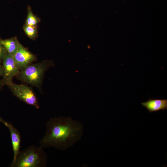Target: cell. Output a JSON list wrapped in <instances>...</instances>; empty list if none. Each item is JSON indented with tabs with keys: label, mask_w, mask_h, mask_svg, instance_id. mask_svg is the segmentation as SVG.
<instances>
[{
	"label": "cell",
	"mask_w": 167,
	"mask_h": 167,
	"mask_svg": "<svg viewBox=\"0 0 167 167\" xmlns=\"http://www.w3.org/2000/svg\"><path fill=\"white\" fill-rule=\"evenodd\" d=\"M23 30L27 36L32 40L35 39L38 35V31L36 27L28 25L25 24Z\"/></svg>",
	"instance_id": "11"
},
{
	"label": "cell",
	"mask_w": 167,
	"mask_h": 167,
	"mask_svg": "<svg viewBox=\"0 0 167 167\" xmlns=\"http://www.w3.org/2000/svg\"><path fill=\"white\" fill-rule=\"evenodd\" d=\"M53 64L52 61L47 60L31 64L20 71L16 76L21 81L40 90L45 73Z\"/></svg>",
	"instance_id": "3"
},
{
	"label": "cell",
	"mask_w": 167,
	"mask_h": 167,
	"mask_svg": "<svg viewBox=\"0 0 167 167\" xmlns=\"http://www.w3.org/2000/svg\"><path fill=\"white\" fill-rule=\"evenodd\" d=\"M0 38V63L2 62L3 59L7 52L1 42Z\"/></svg>",
	"instance_id": "12"
},
{
	"label": "cell",
	"mask_w": 167,
	"mask_h": 167,
	"mask_svg": "<svg viewBox=\"0 0 167 167\" xmlns=\"http://www.w3.org/2000/svg\"><path fill=\"white\" fill-rule=\"evenodd\" d=\"M1 42L7 53L13 57L18 50L19 42L15 37L2 39Z\"/></svg>",
	"instance_id": "9"
},
{
	"label": "cell",
	"mask_w": 167,
	"mask_h": 167,
	"mask_svg": "<svg viewBox=\"0 0 167 167\" xmlns=\"http://www.w3.org/2000/svg\"><path fill=\"white\" fill-rule=\"evenodd\" d=\"M8 87L14 95L19 100L36 109L39 108L37 99L31 88L25 84H17L13 82Z\"/></svg>",
	"instance_id": "4"
},
{
	"label": "cell",
	"mask_w": 167,
	"mask_h": 167,
	"mask_svg": "<svg viewBox=\"0 0 167 167\" xmlns=\"http://www.w3.org/2000/svg\"><path fill=\"white\" fill-rule=\"evenodd\" d=\"M46 127L45 134L39 141L40 146L62 151L67 150L79 141L84 132L82 123L70 117L50 118Z\"/></svg>",
	"instance_id": "1"
},
{
	"label": "cell",
	"mask_w": 167,
	"mask_h": 167,
	"mask_svg": "<svg viewBox=\"0 0 167 167\" xmlns=\"http://www.w3.org/2000/svg\"><path fill=\"white\" fill-rule=\"evenodd\" d=\"M4 74V70L2 66L0 65V76H3Z\"/></svg>",
	"instance_id": "13"
},
{
	"label": "cell",
	"mask_w": 167,
	"mask_h": 167,
	"mask_svg": "<svg viewBox=\"0 0 167 167\" xmlns=\"http://www.w3.org/2000/svg\"><path fill=\"white\" fill-rule=\"evenodd\" d=\"M40 146L31 145L24 150L19 151L11 167H45L47 166L48 156Z\"/></svg>",
	"instance_id": "2"
},
{
	"label": "cell",
	"mask_w": 167,
	"mask_h": 167,
	"mask_svg": "<svg viewBox=\"0 0 167 167\" xmlns=\"http://www.w3.org/2000/svg\"><path fill=\"white\" fill-rule=\"evenodd\" d=\"M141 104L150 113L167 109V99H149L146 102L141 103Z\"/></svg>",
	"instance_id": "8"
},
{
	"label": "cell",
	"mask_w": 167,
	"mask_h": 167,
	"mask_svg": "<svg viewBox=\"0 0 167 167\" xmlns=\"http://www.w3.org/2000/svg\"><path fill=\"white\" fill-rule=\"evenodd\" d=\"M0 122L4 124L5 126L7 122L5 121L0 116Z\"/></svg>",
	"instance_id": "14"
},
{
	"label": "cell",
	"mask_w": 167,
	"mask_h": 167,
	"mask_svg": "<svg viewBox=\"0 0 167 167\" xmlns=\"http://www.w3.org/2000/svg\"><path fill=\"white\" fill-rule=\"evenodd\" d=\"M2 85L1 81H0V87Z\"/></svg>",
	"instance_id": "15"
},
{
	"label": "cell",
	"mask_w": 167,
	"mask_h": 167,
	"mask_svg": "<svg viewBox=\"0 0 167 167\" xmlns=\"http://www.w3.org/2000/svg\"><path fill=\"white\" fill-rule=\"evenodd\" d=\"M4 70L3 78L1 82L2 85H9L12 82L13 78L19 73L13 57L7 52L2 62Z\"/></svg>",
	"instance_id": "5"
},
{
	"label": "cell",
	"mask_w": 167,
	"mask_h": 167,
	"mask_svg": "<svg viewBox=\"0 0 167 167\" xmlns=\"http://www.w3.org/2000/svg\"><path fill=\"white\" fill-rule=\"evenodd\" d=\"M25 24L30 26L36 27L40 21V19L33 13L31 7L29 6H28Z\"/></svg>",
	"instance_id": "10"
},
{
	"label": "cell",
	"mask_w": 167,
	"mask_h": 167,
	"mask_svg": "<svg viewBox=\"0 0 167 167\" xmlns=\"http://www.w3.org/2000/svg\"><path fill=\"white\" fill-rule=\"evenodd\" d=\"M15 64L21 70L36 61V58L19 42L17 51L13 57Z\"/></svg>",
	"instance_id": "6"
},
{
	"label": "cell",
	"mask_w": 167,
	"mask_h": 167,
	"mask_svg": "<svg viewBox=\"0 0 167 167\" xmlns=\"http://www.w3.org/2000/svg\"><path fill=\"white\" fill-rule=\"evenodd\" d=\"M10 131L13 152V159L14 161L20 151L21 142V136L19 132L11 123H7L6 125Z\"/></svg>",
	"instance_id": "7"
}]
</instances>
